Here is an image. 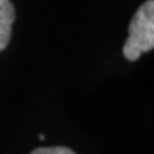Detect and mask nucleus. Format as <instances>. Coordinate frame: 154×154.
Instances as JSON below:
<instances>
[{"mask_svg": "<svg viewBox=\"0 0 154 154\" xmlns=\"http://www.w3.org/2000/svg\"><path fill=\"white\" fill-rule=\"evenodd\" d=\"M30 154H75L71 148L66 146H43V148L33 149Z\"/></svg>", "mask_w": 154, "mask_h": 154, "instance_id": "7ed1b4c3", "label": "nucleus"}, {"mask_svg": "<svg viewBox=\"0 0 154 154\" xmlns=\"http://www.w3.org/2000/svg\"><path fill=\"white\" fill-rule=\"evenodd\" d=\"M154 47V2L148 0L135 11L129 24V35L123 46V55L129 61H137L140 55Z\"/></svg>", "mask_w": 154, "mask_h": 154, "instance_id": "f257e3e1", "label": "nucleus"}, {"mask_svg": "<svg viewBox=\"0 0 154 154\" xmlns=\"http://www.w3.org/2000/svg\"><path fill=\"white\" fill-rule=\"evenodd\" d=\"M16 19V10L11 0H0V52L8 47L13 33V22Z\"/></svg>", "mask_w": 154, "mask_h": 154, "instance_id": "f03ea898", "label": "nucleus"}]
</instances>
